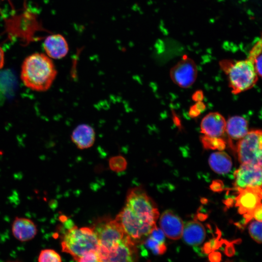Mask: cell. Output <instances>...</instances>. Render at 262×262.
I'll return each mask as SVG.
<instances>
[{"label": "cell", "mask_w": 262, "mask_h": 262, "mask_svg": "<svg viewBox=\"0 0 262 262\" xmlns=\"http://www.w3.org/2000/svg\"><path fill=\"white\" fill-rule=\"evenodd\" d=\"M57 74L55 66L47 55L34 53L24 60L21 69L20 78L27 88L37 92L49 90Z\"/></svg>", "instance_id": "1"}, {"label": "cell", "mask_w": 262, "mask_h": 262, "mask_svg": "<svg viewBox=\"0 0 262 262\" xmlns=\"http://www.w3.org/2000/svg\"><path fill=\"white\" fill-rule=\"evenodd\" d=\"M125 214L135 224L149 230L156 226L159 212L154 201L140 187L130 189L127 194Z\"/></svg>", "instance_id": "2"}, {"label": "cell", "mask_w": 262, "mask_h": 262, "mask_svg": "<svg viewBox=\"0 0 262 262\" xmlns=\"http://www.w3.org/2000/svg\"><path fill=\"white\" fill-rule=\"evenodd\" d=\"M256 58L248 54L245 60L220 62L221 68L228 77L229 87L233 94H238L252 88L258 80L254 66Z\"/></svg>", "instance_id": "3"}, {"label": "cell", "mask_w": 262, "mask_h": 262, "mask_svg": "<svg viewBox=\"0 0 262 262\" xmlns=\"http://www.w3.org/2000/svg\"><path fill=\"white\" fill-rule=\"evenodd\" d=\"M98 241L93 228H78L73 225L68 229L61 242L62 251L77 261L88 252L97 251Z\"/></svg>", "instance_id": "4"}, {"label": "cell", "mask_w": 262, "mask_h": 262, "mask_svg": "<svg viewBox=\"0 0 262 262\" xmlns=\"http://www.w3.org/2000/svg\"><path fill=\"white\" fill-rule=\"evenodd\" d=\"M236 150L241 164L262 166V130L248 131L238 141Z\"/></svg>", "instance_id": "5"}, {"label": "cell", "mask_w": 262, "mask_h": 262, "mask_svg": "<svg viewBox=\"0 0 262 262\" xmlns=\"http://www.w3.org/2000/svg\"><path fill=\"white\" fill-rule=\"evenodd\" d=\"M92 228L98 241V249H108L127 236L115 219L101 218Z\"/></svg>", "instance_id": "6"}, {"label": "cell", "mask_w": 262, "mask_h": 262, "mask_svg": "<svg viewBox=\"0 0 262 262\" xmlns=\"http://www.w3.org/2000/svg\"><path fill=\"white\" fill-rule=\"evenodd\" d=\"M234 176V187L237 191L247 188H262V166L241 164Z\"/></svg>", "instance_id": "7"}, {"label": "cell", "mask_w": 262, "mask_h": 262, "mask_svg": "<svg viewBox=\"0 0 262 262\" xmlns=\"http://www.w3.org/2000/svg\"><path fill=\"white\" fill-rule=\"evenodd\" d=\"M197 75L196 66L194 61L184 56L170 71V76L174 83L181 88L190 87L196 80Z\"/></svg>", "instance_id": "8"}, {"label": "cell", "mask_w": 262, "mask_h": 262, "mask_svg": "<svg viewBox=\"0 0 262 262\" xmlns=\"http://www.w3.org/2000/svg\"><path fill=\"white\" fill-rule=\"evenodd\" d=\"M237 191L235 206L238 208L239 213L244 215L246 223L252 218L251 214L253 210L261 203L262 188H247Z\"/></svg>", "instance_id": "9"}, {"label": "cell", "mask_w": 262, "mask_h": 262, "mask_svg": "<svg viewBox=\"0 0 262 262\" xmlns=\"http://www.w3.org/2000/svg\"><path fill=\"white\" fill-rule=\"evenodd\" d=\"M138 259L136 244L127 236L117 246L105 254L100 259V262H132Z\"/></svg>", "instance_id": "10"}, {"label": "cell", "mask_w": 262, "mask_h": 262, "mask_svg": "<svg viewBox=\"0 0 262 262\" xmlns=\"http://www.w3.org/2000/svg\"><path fill=\"white\" fill-rule=\"evenodd\" d=\"M160 228L167 238L178 240L182 237L184 223L182 219L171 210H166L160 216Z\"/></svg>", "instance_id": "11"}, {"label": "cell", "mask_w": 262, "mask_h": 262, "mask_svg": "<svg viewBox=\"0 0 262 262\" xmlns=\"http://www.w3.org/2000/svg\"><path fill=\"white\" fill-rule=\"evenodd\" d=\"M226 120L218 112H211L202 119L200 128L203 135L212 137H221L226 130Z\"/></svg>", "instance_id": "12"}, {"label": "cell", "mask_w": 262, "mask_h": 262, "mask_svg": "<svg viewBox=\"0 0 262 262\" xmlns=\"http://www.w3.org/2000/svg\"><path fill=\"white\" fill-rule=\"evenodd\" d=\"M13 235L17 240L25 242L31 241L36 235V225L31 219L23 217H16L12 224Z\"/></svg>", "instance_id": "13"}, {"label": "cell", "mask_w": 262, "mask_h": 262, "mask_svg": "<svg viewBox=\"0 0 262 262\" xmlns=\"http://www.w3.org/2000/svg\"><path fill=\"white\" fill-rule=\"evenodd\" d=\"M43 48L47 55L55 59L65 57L69 50L66 38L60 34H53L47 37L43 43Z\"/></svg>", "instance_id": "14"}, {"label": "cell", "mask_w": 262, "mask_h": 262, "mask_svg": "<svg viewBox=\"0 0 262 262\" xmlns=\"http://www.w3.org/2000/svg\"><path fill=\"white\" fill-rule=\"evenodd\" d=\"M96 133L91 126L86 124L78 125L73 131L71 139L74 144L80 149L91 147L94 144Z\"/></svg>", "instance_id": "15"}, {"label": "cell", "mask_w": 262, "mask_h": 262, "mask_svg": "<svg viewBox=\"0 0 262 262\" xmlns=\"http://www.w3.org/2000/svg\"><path fill=\"white\" fill-rule=\"evenodd\" d=\"M182 237L188 245L197 246L204 241L206 230L200 222L196 220L189 221L184 224Z\"/></svg>", "instance_id": "16"}, {"label": "cell", "mask_w": 262, "mask_h": 262, "mask_svg": "<svg viewBox=\"0 0 262 262\" xmlns=\"http://www.w3.org/2000/svg\"><path fill=\"white\" fill-rule=\"evenodd\" d=\"M248 131L247 121L242 116H232L226 121L225 132L232 140L238 141L243 138Z\"/></svg>", "instance_id": "17"}, {"label": "cell", "mask_w": 262, "mask_h": 262, "mask_svg": "<svg viewBox=\"0 0 262 262\" xmlns=\"http://www.w3.org/2000/svg\"><path fill=\"white\" fill-rule=\"evenodd\" d=\"M208 162L211 168L219 174L229 172L232 165L230 157L226 152L221 150L212 153L209 158Z\"/></svg>", "instance_id": "18"}, {"label": "cell", "mask_w": 262, "mask_h": 262, "mask_svg": "<svg viewBox=\"0 0 262 262\" xmlns=\"http://www.w3.org/2000/svg\"><path fill=\"white\" fill-rule=\"evenodd\" d=\"M145 246L155 255L163 254L166 250L164 242H162L148 236L143 241Z\"/></svg>", "instance_id": "19"}, {"label": "cell", "mask_w": 262, "mask_h": 262, "mask_svg": "<svg viewBox=\"0 0 262 262\" xmlns=\"http://www.w3.org/2000/svg\"><path fill=\"white\" fill-rule=\"evenodd\" d=\"M201 142L206 149L222 150L226 147V142L221 137H212L203 135Z\"/></svg>", "instance_id": "20"}, {"label": "cell", "mask_w": 262, "mask_h": 262, "mask_svg": "<svg viewBox=\"0 0 262 262\" xmlns=\"http://www.w3.org/2000/svg\"><path fill=\"white\" fill-rule=\"evenodd\" d=\"M38 261L39 262H60L61 257L55 250L51 249L42 250L39 254Z\"/></svg>", "instance_id": "21"}, {"label": "cell", "mask_w": 262, "mask_h": 262, "mask_svg": "<svg viewBox=\"0 0 262 262\" xmlns=\"http://www.w3.org/2000/svg\"><path fill=\"white\" fill-rule=\"evenodd\" d=\"M110 168L114 172H120L124 171L127 166L125 158L120 155L111 157L109 161Z\"/></svg>", "instance_id": "22"}, {"label": "cell", "mask_w": 262, "mask_h": 262, "mask_svg": "<svg viewBox=\"0 0 262 262\" xmlns=\"http://www.w3.org/2000/svg\"><path fill=\"white\" fill-rule=\"evenodd\" d=\"M248 232L255 242L262 243V221H252L249 225Z\"/></svg>", "instance_id": "23"}, {"label": "cell", "mask_w": 262, "mask_h": 262, "mask_svg": "<svg viewBox=\"0 0 262 262\" xmlns=\"http://www.w3.org/2000/svg\"><path fill=\"white\" fill-rule=\"evenodd\" d=\"M77 261L78 262H99L97 251H91L87 252L81 257Z\"/></svg>", "instance_id": "24"}, {"label": "cell", "mask_w": 262, "mask_h": 262, "mask_svg": "<svg viewBox=\"0 0 262 262\" xmlns=\"http://www.w3.org/2000/svg\"><path fill=\"white\" fill-rule=\"evenodd\" d=\"M254 66L257 75L262 78V52L255 59Z\"/></svg>", "instance_id": "25"}, {"label": "cell", "mask_w": 262, "mask_h": 262, "mask_svg": "<svg viewBox=\"0 0 262 262\" xmlns=\"http://www.w3.org/2000/svg\"><path fill=\"white\" fill-rule=\"evenodd\" d=\"M252 218L256 220L262 221V203L258 205L251 214Z\"/></svg>", "instance_id": "26"}, {"label": "cell", "mask_w": 262, "mask_h": 262, "mask_svg": "<svg viewBox=\"0 0 262 262\" xmlns=\"http://www.w3.org/2000/svg\"><path fill=\"white\" fill-rule=\"evenodd\" d=\"M4 64V52L2 48L0 46V69L3 67Z\"/></svg>", "instance_id": "27"}]
</instances>
